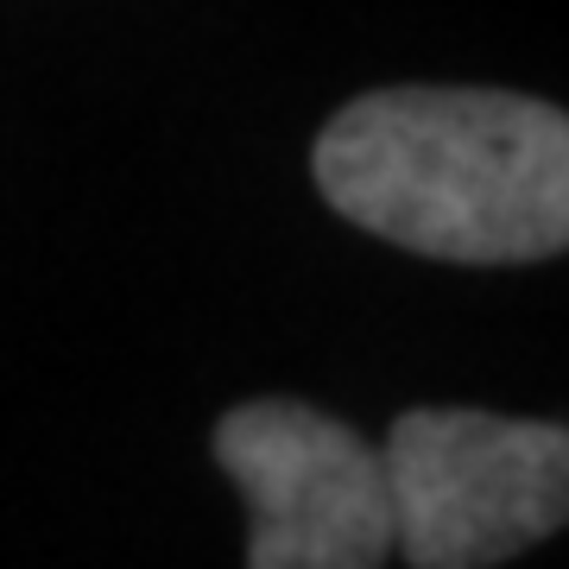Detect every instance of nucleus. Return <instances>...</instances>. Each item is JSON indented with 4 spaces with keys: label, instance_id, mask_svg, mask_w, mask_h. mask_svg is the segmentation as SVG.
<instances>
[{
    "label": "nucleus",
    "instance_id": "nucleus-1",
    "mask_svg": "<svg viewBox=\"0 0 569 569\" xmlns=\"http://www.w3.org/2000/svg\"><path fill=\"white\" fill-rule=\"evenodd\" d=\"M336 216L430 260L512 266L569 247V121L507 89H373L310 152Z\"/></svg>",
    "mask_w": 569,
    "mask_h": 569
},
{
    "label": "nucleus",
    "instance_id": "nucleus-2",
    "mask_svg": "<svg viewBox=\"0 0 569 569\" xmlns=\"http://www.w3.org/2000/svg\"><path fill=\"white\" fill-rule=\"evenodd\" d=\"M392 550L418 569H488L569 519V430L493 411H406L387 449Z\"/></svg>",
    "mask_w": 569,
    "mask_h": 569
},
{
    "label": "nucleus",
    "instance_id": "nucleus-3",
    "mask_svg": "<svg viewBox=\"0 0 569 569\" xmlns=\"http://www.w3.org/2000/svg\"><path fill=\"white\" fill-rule=\"evenodd\" d=\"M216 462L253 512V569H373L392 557L380 449L298 399H247L216 425Z\"/></svg>",
    "mask_w": 569,
    "mask_h": 569
}]
</instances>
